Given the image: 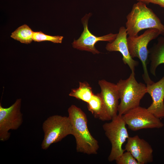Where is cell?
Masks as SVG:
<instances>
[{"label": "cell", "mask_w": 164, "mask_h": 164, "mask_svg": "<svg viewBox=\"0 0 164 164\" xmlns=\"http://www.w3.org/2000/svg\"><path fill=\"white\" fill-rule=\"evenodd\" d=\"M68 112L73 128L72 135L76 140L77 151L88 155L97 154L99 149L98 143L88 130L85 114L74 105L68 108Z\"/></svg>", "instance_id": "cell-1"}, {"label": "cell", "mask_w": 164, "mask_h": 164, "mask_svg": "<svg viewBox=\"0 0 164 164\" xmlns=\"http://www.w3.org/2000/svg\"><path fill=\"white\" fill-rule=\"evenodd\" d=\"M126 19V28L128 36H138L140 31L150 28L158 29L161 35L164 36V25L152 10L143 2H138L135 4Z\"/></svg>", "instance_id": "cell-2"}, {"label": "cell", "mask_w": 164, "mask_h": 164, "mask_svg": "<svg viewBox=\"0 0 164 164\" xmlns=\"http://www.w3.org/2000/svg\"><path fill=\"white\" fill-rule=\"evenodd\" d=\"M116 85L120 99L118 108L120 115L139 106L141 100L147 93L146 86L137 81L135 72H132L127 79L119 80Z\"/></svg>", "instance_id": "cell-3"}, {"label": "cell", "mask_w": 164, "mask_h": 164, "mask_svg": "<svg viewBox=\"0 0 164 164\" xmlns=\"http://www.w3.org/2000/svg\"><path fill=\"white\" fill-rule=\"evenodd\" d=\"M160 35L161 33L158 29L150 28L140 36L127 37L128 46L131 57L133 58H138L142 63L143 71L142 78L146 85L154 82L150 77L147 68L149 54L147 46L150 41L157 38Z\"/></svg>", "instance_id": "cell-4"}, {"label": "cell", "mask_w": 164, "mask_h": 164, "mask_svg": "<svg viewBox=\"0 0 164 164\" xmlns=\"http://www.w3.org/2000/svg\"><path fill=\"white\" fill-rule=\"evenodd\" d=\"M42 129L44 136L41 146L43 150L47 149L52 144L73 134L72 126L68 116L58 115L50 116L43 122Z\"/></svg>", "instance_id": "cell-5"}, {"label": "cell", "mask_w": 164, "mask_h": 164, "mask_svg": "<svg viewBox=\"0 0 164 164\" xmlns=\"http://www.w3.org/2000/svg\"><path fill=\"white\" fill-rule=\"evenodd\" d=\"M111 120V122L105 123L102 126L105 134L111 145L108 158L109 162L115 161L124 152L125 150L122 146L129 137L122 115L118 114Z\"/></svg>", "instance_id": "cell-6"}, {"label": "cell", "mask_w": 164, "mask_h": 164, "mask_svg": "<svg viewBox=\"0 0 164 164\" xmlns=\"http://www.w3.org/2000/svg\"><path fill=\"white\" fill-rule=\"evenodd\" d=\"M122 116L128 128L134 131L144 129L160 128L164 126L160 119L155 116L147 108L140 106Z\"/></svg>", "instance_id": "cell-7"}, {"label": "cell", "mask_w": 164, "mask_h": 164, "mask_svg": "<svg viewBox=\"0 0 164 164\" xmlns=\"http://www.w3.org/2000/svg\"><path fill=\"white\" fill-rule=\"evenodd\" d=\"M21 99L16 100L8 108L3 107L0 104V140H7L10 136L9 131L15 130L23 122L22 114L20 111Z\"/></svg>", "instance_id": "cell-8"}, {"label": "cell", "mask_w": 164, "mask_h": 164, "mask_svg": "<svg viewBox=\"0 0 164 164\" xmlns=\"http://www.w3.org/2000/svg\"><path fill=\"white\" fill-rule=\"evenodd\" d=\"M91 14H86L81 19L84 26V30L80 37L72 43L73 48L81 50L91 52L93 54L100 53L95 47V45L99 41L111 42L116 38L117 34L110 33L101 36H97L93 34L89 30L88 22Z\"/></svg>", "instance_id": "cell-9"}, {"label": "cell", "mask_w": 164, "mask_h": 164, "mask_svg": "<svg viewBox=\"0 0 164 164\" xmlns=\"http://www.w3.org/2000/svg\"><path fill=\"white\" fill-rule=\"evenodd\" d=\"M125 149L131 153L139 164H146L153 161L152 147L138 135L128 138Z\"/></svg>", "instance_id": "cell-10"}, {"label": "cell", "mask_w": 164, "mask_h": 164, "mask_svg": "<svg viewBox=\"0 0 164 164\" xmlns=\"http://www.w3.org/2000/svg\"><path fill=\"white\" fill-rule=\"evenodd\" d=\"M127 35L126 28L121 27L115 39L108 43L105 48L109 52H120L122 56L123 63L128 66L132 72H135V67L138 65V62L134 60L130 55L127 43Z\"/></svg>", "instance_id": "cell-11"}, {"label": "cell", "mask_w": 164, "mask_h": 164, "mask_svg": "<svg viewBox=\"0 0 164 164\" xmlns=\"http://www.w3.org/2000/svg\"><path fill=\"white\" fill-rule=\"evenodd\" d=\"M101 91L99 94L110 116L112 118L117 115L120 99L116 84L105 80H99Z\"/></svg>", "instance_id": "cell-12"}, {"label": "cell", "mask_w": 164, "mask_h": 164, "mask_svg": "<svg viewBox=\"0 0 164 164\" xmlns=\"http://www.w3.org/2000/svg\"><path fill=\"white\" fill-rule=\"evenodd\" d=\"M146 88L152 100L147 109L157 118H164V75L158 81L146 85Z\"/></svg>", "instance_id": "cell-13"}, {"label": "cell", "mask_w": 164, "mask_h": 164, "mask_svg": "<svg viewBox=\"0 0 164 164\" xmlns=\"http://www.w3.org/2000/svg\"><path fill=\"white\" fill-rule=\"evenodd\" d=\"M149 53L151 61L149 71L152 75L156 77V68L160 64L164 63V37H158L157 43L149 49Z\"/></svg>", "instance_id": "cell-14"}, {"label": "cell", "mask_w": 164, "mask_h": 164, "mask_svg": "<svg viewBox=\"0 0 164 164\" xmlns=\"http://www.w3.org/2000/svg\"><path fill=\"white\" fill-rule=\"evenodd\" d=\"M87 103L88 110L95 118L102 121L112 119L99 93L94 94Z\"/></svg>", "instance_id": "cell-15"}, {"label": "cell", "mask_w": 164, "mask_h": 164, "mask_svg": "<svg viewBox=\"0 0 164 164\" xmlns=\"http://www.w3.org/2000/svg\"><path fill=\"white\" fill-rule=\"evenodd\" d=\"M94 94L92 87L87 82H79V87L72 89L69 95L87 103Z\"/></svg>", "instance_id": "cell-16"}, {"label": "cell", "mask_w": 164, "mask_h": 164, "mask_svg": "<svg viewBox=\"0 0 164 164\" xmlns=\"http://www.w3.org/2000/svg\"><path fill=\"white\" fill-rule=\"evenodd\" d=\"M34 32L28 26L25 24L17 28L10 36L21 43L28 44L33 40Z\"/></svg>", "instance_id": "cell-17"}, {"label": "cell", "mask_w": 164, "mask_h": 164, "mask_svg": "<svg viewBox=\"0 0 164 164\" xmlns=\"http://www.w3.org/2000/svg\"><path fill=\"white\" fill-rule=\"evenodd\" d=\"M63 36H52L45 34L41 31L34 32L33 39L35 42L49 41L54 43H61Z\"/></svg>", "instance_id": "cell-18"}, {"label": "cell", "mask_w": 164, "mask_h": 164, "mask_svg": "<svg viewBox=\"0 0 164 164\" xmlns=\"http://www.w3.org/2000/svg\"><path fill=\"white\" fill-rule=\"evenodd\" d=\"M115 162L117 164H139L131 153L127 151L123 153Z\"/></svg>", "instance_id": "cell-19"}, {"label": "cell", "mask_w": 164, "mask_h": 164, "mask_svg": "<svg viewBox=\"0 0 164 164\" xmlns=\"http://www.w3.org/2000/svg\"><path fill=\"white\" fill-rule=\"evenodd\" d=\"M137 1L142 2L146 4L151 3L158 5L161 7L164 8V0H137Z\"/></svg>", "instance_id": "cell-20"}]
</instances>
